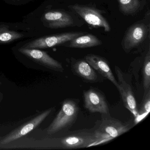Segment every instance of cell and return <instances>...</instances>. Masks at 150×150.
<instances>
[{
	"label": "cell",
	"mask_w": 150,
	"mask_h": 150,
	"mask_svg": "<svg viewBox=\"0 0 150 150\" xmlns=\"http://www.w3.org/2000/svg\"><path fill=\"white\" fill-rule=\"evenodd\" d=\"M79 112V106L75 101L65 100L61 109L47 129V134L53 135L69 129L77 120Z\"/></svg>",
	"instance_id": "cell-1"
},
{
	"label": "cell",
	"mask_w": 150,
	"mask_h": 150,
	"mask_svg": "<svg viewBox=\"0 0 150 150\" xmlns=\"http://www.w3.org/2000/svg\"><path fill=\"white\" fill-rule=\"evenodd\" d=\"M102 115L101 121L94 129L99 145L109 142L127 132L130 129L129 124L108 116L109 115Z\"/></svg>",
	"instance_id": "cell-2"
},
{
	"label": "cell",
	"mask_w": 150,
	"mask_h": 150,
	"mask_svg": "<svg viewBox=\"0 0 150 150\" xmlns=\"http://www.w3.org/2000/svg\"><path fill=\"white\" fill-rule=\"evenodd\" d=\"M115 68L119 84L117 90L121 95L123 103L125 108L133 115L136 120L138 116V110L132 87L122 70L117 66Z\"/></svg>",
	"instance_id": "cell-3"
},
{
	"label": "cell",
	"mask_w": 150,
	"mask_h": 150,
	"mask_svg": "<svg viewBox=\"0 0 150 150\" xmlns=\"http://www.w3.org/2000/svg\"><path fill=\"white\" fill-rule=\"evenodd\" d=\"M69 7L89 25L95 28H103L106 32H109L111 30V28L108 21L96 8L77 4L71 5Z\"/></svg>",
	"instance_id": "cell-4"
},
{
	"label": "cell",
	"mask_w": 150,
	"mask_h": 150,
	"mask_svg": "<svg viewBox=\"0 0 150 150\" xmlns=\"http://www.w3.org/2000/svg\"><path fill=\"white\" fill-rule=\"evenodd\" d=\"M86 34L83 32H69L45 37L30 42L23 48L27 49H45L60 45Z\"/></svg>",
	"instance_id": "cell-5"
},
{
	"label": "cell",
	"mask_w": 150,
	"mask_h": 150,
	"mask_svg": "<svg viewBox=\"0 0 150 150\" xmlns=\"http://www.w3.org/2000/svg\"><path fill=\"white\" fill-rule=\"evenodd\" d=\"M149 29L144 23H138L131 26L126 31L122 42L125 51L129 52L139 45L146 39Z\"/></svg>",
	"instance_id": "cell-6"
},
{
	"label": "cell",
	"mask_w": 150,
	"mask_h": 150,
	"mask_svg": "<svg viewBox=\"0 0 150 150\" xmlns=\"http://www.w3.org/2000/svg\"><path fill=\"white\" fill-rule=\"evenodd\" d=\"M84 106L90 113H99L109 115L108 103L103 95L94 88L88 89L84 93Z\"/></svg>",
	"instance_id": "cell-7"
},
{
	"label": "cell",
	"mask_w": 150,
	"mask_h": 150,
	"mask_svg": "<svg viewBox=\"0 0 150 150\" xmlns=\"http://www.w3.org/2000/svg\"><path fill=\"white\" fill-rule=\"evenodd\" d=\"M52 111V108L45 110L28 122L13 131L0 141V145L9 144L27 135L41 124L50 114Z\"/></svg>",
	"instance_id": "cell-8"
},
{
	"label": "cell",
	"mask_w": 150,
	"mask_h": 150,
	"mask_svg": "<svg viewBox=\"0 0 150 150\" xmlns=\"http://www.w3.org/2000/svg\"><path fill=\"white\" fill-rule=\"evenodd\" d=\"M73 73L88 83L101 82L103 79L85 59H71Z\"/></svg>",
	"instance_id": "cell-9"
},
{
	"label": "cell",
	"mask_w": 150,
	"mask_h": 150,
	"mask_svg": "<svg viewBox=\"0 0 150 150\" xmlns=\"http://www.w3.org/2000/svg\"><path fill=\"white\" fill-rule=\"evenodd\" d=\"M19 52L44 66L57 71L63 72L64 68L61 63L48 55L46 52L35 49L21 48Z\"/></svg>",
	"instance_id": "cell-10"
},
{
	"label": "cell",
	"mask_w": 150,
	"mask_h": 150,
	"mask_svg": "<svg viewBox=\"0 0 150 150\" xmlns=\"http://www.w3.org/2000/svg\"><path fill=\"white\" fill-rule=\"evenodd\" d=\"M85 59L98 74L109 80L118 89L119 84L115 78L108 62L105 58L98 55L90 54L85 56Z\"/></svg>",
	"instance_id": "cell-11"
},
{
	"label": "cell",
	"mask_w": 150,
	"mask_h": 150,
	"mask_svg": "<svg viewBox=\"0 0 150 150\" xmlns=\"http://www.w3.org/2000/svg\"><path fill=\"white\" fill-rule=\"evenodd\" d=\"M43 19L47 27L51 28H63L72 27L74 24L72 17L64 11L47 12L45 14Z\"/></svg>",
	"instance_id": "cell-12"
},
{
	"label": "cell",
	"mask_w": 150,
	"mask_h": 150,
	"mask_svg": "<svg viewBox=\"0 0 150 150\" xmlns=\"http://www.w3.org/2000/svg\"><path fill=\"white\" fill-rule=\"evenodd\" d=\"M69 42L70 44L68 47L80 49L96 47L102 44L101 41L92 34L80 36Z\"/></svg>",
	"instance_id": "cell-13"
},
{
	"label": "cell",
	"mask_w": 150,
	"mask_h": 150,
	"mask_svg": "<svg viewBox=\"0 0 150 150\" xmlns=\"http://www.w3.org/2000/svg\"><path fill=\"white\" fill-rule=\"evenodd\" d=\"M120 11L124 14L130 15L138 11L141 7L139 0H117Z\"/></svg>",
	"instance_id": "cell-14"
},
{
	"label": "cell",
	"mask_w": 150,
	"mask_h": 150,
	"mask_svg": "<svg viewBox=\"0 0 150 150\" xmlns=\"http://www.w3.org/2000/svg\"><path fill=\"white\" fill-rule=\"evenodd\" d=\"M23 35L16 31L10 30L6 25H0V43H9L19 39Z\"/></svg>",
	"instance_id": "cell-15"
},
{
	"label": "cell",
	"mask_w": 150,
	"mask_h": 150,
	"mask_svg": "<svg viewBox=\"0 0 150 150\" xmlns=\"http://www.w3.org/2000/svg\"><path fill=\"white\" fill-rule=\"evenodd\" d=\"M142 72L144 94L150 89V52L149 50L144 60Z\"/></svg>",
	"instance_id": "cell-16"
},
{
	"label": "cell",
	"mask_w": 150,
	"mask_h": 150,
	"mask_svg": "<svg viewBox=\"0 0 150 150\" xmlns=\"http://www.w3.org/2000/svg\"><path fill=\"white\" fill-rule=\"evenodd\" d=\"M150 110V89L144 94V98L141 103V107L139 111H138V116L136 120L137 123L139 121V117L141 116H145L149 112Z\"/></svg>",
	"instance_id": "cell-17"
}]
</instances>
